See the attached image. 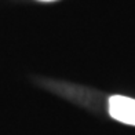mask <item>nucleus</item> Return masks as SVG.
I'll return each mask as SVG.
<instances>
[{"instance_id":"nucleus-1","label":"nucleus","mask_w":135,"mask_h":135,"mask_svg":"<svg viewBox=\"0 0 135 135\" xmlns=\"http://www.w3.org/2000/svg\"><path fill=\"white\" fill-rule=\"evenodd\" d=\"M109 113L113 119L135 126V99L116 95L109 99Z\"/></svg>"},{"instance_id":"nucleus-2","label":"nucleus","mask_w":135,"mask_h":135,"mask_svg":"<svg viewBox=\"0 0 135 135\" xmlns=\"http://www.w3.org/2000/svg\"><path fill=\"white\" fill-rule=\"evenodd\" d=\"M41 2H51V0H41Z\"/></svg>"}]
</instances>
